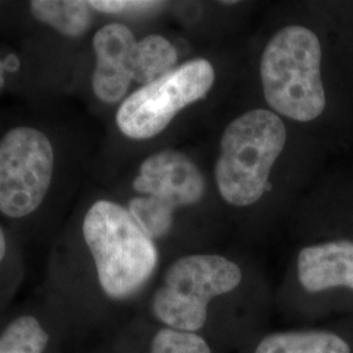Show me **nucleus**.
I'll return each mask as SVG.
<instances>
[{
  "mask_svg": "<svg viewBox=\"0 0 353 353\" xmlns=\"http://www.w3.org/2000/svg\"><path fill=\"white\" fill-rule=\"evenodd\" d=\"M214 81L212 64L194 59L143 85L122 102L117 125L131 139H150L164 131L176 114L203 99Z\"/></svg>",
  "mask_w": 353,
  "mask_h": 353,
  "instance_id": "5",
  "label": "nucleus"
},
{
  "mask_svg": "<svg viewBox=\"0 0 353 353\" xmlns=\"http://www.w3.org/2000/svg\"><path fill=\"white\" fill-rule=\"evenodd\" d=\"M88 3L92 10L102 13H110V14L145 12L161 6V3H157V1H135V0H94Z\"/></svg>",
  "mask_w": 353,
  "mask_h": 353,
  "instance_id": "16",
  "label": "nucleus"
},
{
  "mask_svg": "<svg viewBox=\"0 0 353 353\" xmlns=\"http://www.w3.org/2000/svg\"><path fill=\"white\" fill-rule=\"evenodd\" d=\"M176 59V48L166 38L159 34L141 38L131 55L132 81L151 84L173 71Z\"/></svg>",
  "mask_w": 353,
  "mask_h": 353,
  "instance_id": "12",
  "label": "nucleus"
},
{
  "mask_svg": "<svg viewBox=\"0 0 353 353\" xmlns=\"http://www.w3.org/2000/svg\"><path fill=\"white\" fill-rule=\"evenodd\" d=\"M6 84V65L0 61V89Z\"/></svg>",
  "mask_w": 353,
  "mask_h": 353,
  "instance_id": "18",
  "label": "nucleus"
},
{
  "mask_svg": "<svg viewBox=\"0 0 353 353\" xmlns=\"http://www.w3.org/2000/svg\"><path fill=\"white\" fill-rule=\"evenodd\" d=\"M254 353H351V347L327 331H283L265 336Z\"/></svg>",
  "mask_w": 353,
  "mask_h": 353,
  "instance_id": "10",
  "label": "nucleus"
},
{
  "mask_svg": "<svg viewBox=\"0 0 353 353\" xmlns=\"http://www.w3.org/2000/svg\"><path fill=\"white\" fill-rule=\"evenodd\" d=\"M88 1L81 0H33L30 12L39 23L51 26L65 37L85 34L93 21Z\"/></svg>",
  "mask_w": 353,
  "mask_h": 353,
  "instance_id": "11",
  "label": "nucleus"
},
{
  "mask_svg": "<svg viewBox=\"0 0 353 353\" xmlns=\"http://www.w3.org/2000/svg\"><path fill=\"white\" fill-rule=\"evenodd\" d=\"M83 234L93 256L102 290L112 299H127L150 280L159 262L151 237L128 210L109 201L92 204Z\"/></svg>",
  "mask_w": 353,
  "mask_h": 353,
  "instance_id": "1",
  "label": "nucleus"
},
{
  "mask_svg": "<svg viewBox=\"0 0 353 353\" xmlns=\"http://www.w3.org/2000/svg\"><path fill=\"white\" fill-rule=\"evenodd\" d=\"M297 272L309 293L339 287L353 290V242L331 241L305 248L297 258Z\"/></svg>",
  "mask_w": 353,
  "mask_h": 353,
  "instance_id": "9",
  "label": "nucleus"
},
{
  "mask_svg": "<svg viewBox=\"0 0 353 353\" xmlns=\"http://www.w3.org/2000/svg\"><path fill=\"white\" fill-rule=\"evenodd\" d=\"M150 353H212L208 343L196 332L161 328L153 338Z\"/></svg>",
  "mask_w": 353,
  "mask_h": 353,
  "instance_id": "15",
  "label": "nucleus"
},
{
  "mask_svg": "<svg viewBox=\"0 0 353 353\" xmlns=\"http://www.w3.org/2000/svg\"><path fill=\"white\" fill-rule=\"evenodd\" d=\"M132 186L140 194L161 199L176 210L202 199L204 178L186 154L161 151L143 161Z\"/></svg>",
  "mask_w": 353,
  "mask_h": 353,
  "instance_id": "7",
  "label": "nucleus"
},
{
  "mask_svg": "<svg viewBox=\"0 0 353 353\" xmlns=\"http://www.w3.org/2000/svg\"><path fill=\"white\" fill-rule=\"evenodd\" d=\"M321 61V43L310 29L290 26L279 30L267 43L261 62L267 103L293 121L318 118L326 106Z\"/></svg>",
  "mask_w": 353,
  "mask_h": 353,
  "instance_id": "2",
  "label": "nucleus"
},
{
  "mask_svg": "<svg viewBox=\"0 0 353 353\" xmlns=\"http://www.w3.org/2000/svg\"><path fill=\"white\" fill-rule=\"evenodd\" d=\"M54 172V148L33 127H16L0 140V212L33 214L45 201Z\"/></svg>",
  "mask_w": 353,
  "mask_h": 353,
  "instance_id": "6",
  "label": "nucleus"
},
{
  "mask_svg": "<svg viewBox=\"0 0 353 353\" xmlns=\"http://www.w3.org/2000/svg\"><path fill=\"white\" fill-rule=\"evenodd\" d=\"M285 140L283 121L270 110H250L230 122L221 138L214 173L224 201L237 207L258 202Z\"/></svg>",
  "mask_w": 353,
  "mask_h": 353,
  "instance_id": "3",
  "label": "nucleus"
},
{
  "mask_svg": "<svg viewBox=\"0 0 353 353\" xmlns=\"http://www.w3.org/2000/svg\"><path fill=\"white\" fill-rule=\"evenodd\" d=\"M49 334L34 316L14 319L0 336V353H43Z\"/></svg>",
  "mask_w": 353,
  "mask_h": 353,
  "instance_id": "13",
  "label": "nucleus"
},
{
  "mask_svg": "<svg viewBox=\"0 0 353 353\" xmlns=\"http://www.w3.org/2000/svg\"><path fill=\"white\" fill-rule=\"evenodd\" d=\"M137 38L123 24H108L93 37L96 67L92 76L94 94L106 103L121 101L131 85V55Z\"/></svg>",
  "mask_w": 353,
  "mask_h": 353,
  "instance_id": "8",
  "label": "nucleus"
},
{
  "mask_svg": "<svg viewBox=\"0 0 353 353\" xmlns=\"http://www.w3.org/2000/svg\"><path fill=\"white\" fill-rule=\"evenodd\" d=\"M241 280L240 267L225 256H182L165 272L153 296V314L169 328L196 332L207 323L208 303L236 290Z\"/></svg>",
  "mask_w": 353,
  "mask_h": 353,
  "instance_id": "4",
  "label": "nucleus"
},
{
  "mask_svg": "<svg viewBox=\"0 0 353 353\" xmlns=\"http://www.w3.org/2000/svg\"><path fill=\"white\" fill-rule=\"evenodd\" d=\"M174 208L150 195L137 196L128 203V212L152 240L163 239L173 224Z\"/></svg>",
  "mask_w": 353,
  "mask_h": 353,
  "instance_id": "14",
  "label": "nucleus"
},
{
  "mask_svg": "<svg viewBox=\"0 0 353 353\" xmlns=\"http://www.w3.org/2000/svg\"><path fill=\"white\" fill-rule=\"evenodd\" d=\"M6 252H7V241H6L4 232H3V229L0 227V262L4 259Z\"/></svg>",
  "mask_w": 353,
  "mask_h": 353,
  "instance_id": "17",
  "label": "nucleus"
}]
</instances>
